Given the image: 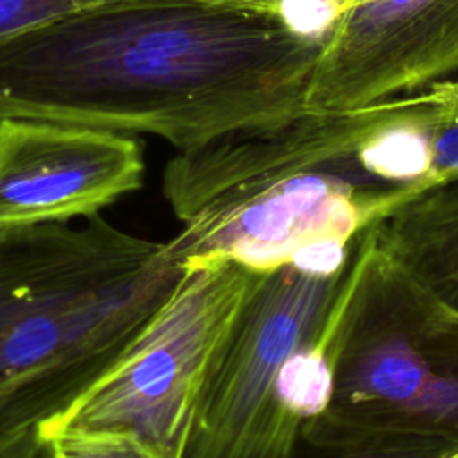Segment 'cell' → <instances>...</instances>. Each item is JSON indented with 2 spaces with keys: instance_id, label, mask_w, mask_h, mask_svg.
I'll return each mask as SVG.
<instances>
[{
  "instance_id": "obj_1",
  "label": "cell",
  "mask_w": 458,
  "mask_h": 458,
  "mask_svg": "<svg viewBox=\"0 0 458 458\" xmlns=\"http://www.w3.org/2000/svg\"><path fill=\"white\" fill-rule=\"evenodd\" d=\"M320 47L281 0H113L0 45V118L145 132L193 150L308 113Z\"/></svg>"
},
{
  "instance_id": "obj_2",
  "label": "cell",
  "mask_w": 458,
  "mask_h": 458,
  "mask_svg": "<svg viewBox=\"0 0 458 458\" xmlns=\"http://www.w3.org/2000/svg\"><path fill=\"white\" fill-rule=\"evenodd\" d=\"M390 102L308 111L276 129L177 152L163 170V195L181 225L166 240L174 261L182 270L272 272L306 242L347 240L361 222L428 188L388 181L370 166L369 147Z\"/></svg>"
},
{
  "instance_id": "obj_3",
  "label": "cell",
  "mask_w": 458,
  "mask_h": 458,
  "mask_svg": "<svg viewBox=\"0 0 458 458\" xmlns=\"http://www.w3.org/2000/svg\"><path fill=\"white\" fill-rule=\"evenodd\" d=\"M168 243L102 215L0 227V433L63 411L182 276Z\"/></svg>"
},
{
  "instance_id": "obj_4",
  "label": "cell",
  "mask_w": 458,
  "mask_h": 458,
  "mask_svg": "<svg viewBox=\"0 0 458 458\" xmlns=\"http://www.w3.org/2000/svg\"><path fill=\"white\" fill-rule=\"evenodd\" d=\"M335 388L322 415L302 428L317 444L358 453L383 440L458 451V308L365 249L335 304Z\"/></svg>"
},
{
  "instance_id": "obj_5",
  "label": "cell",
  "mask_w": 458,
  "mask_h": 458,
  "mask_svg": "<svg viewBox=\"0 0 458 458\" xmlns=\"http://www.w3.org/2000/svg\"><path fill=\"white\" fill-rule=\"evenodd\" d=\"M258 274L236 265L195 267L122 356L63 411L38 426L113 433L161 458H184L204 392Z\"/></svg>"
},
{
  "instance_id": "obj_6",
  "label": "cell",
  "mask_w": 458,
  "mask_h": 458,
  "mask_svg": "<svg viewBox=\"0 0 458 458\" xmlns=\"http://www.w3.org/2000/svg\"><path fill=\"white\" fill-rule=\"evenodd\" d=\"M292 265L258 274L204 392L184 458H293L302 428L277 404L288 356L326 327L338 279Z\"/></svg>"
},
{
  "instance_id": "obj_7",
  "label": "cell",
  "mask_w": 458,
  "mask_h": 458,
  "mask_svg": "<svg viewBox=\"0 0 458 458\" xmlns=\"http://www.w3.org/2000/svg\"><path fill=\"white\" fill-rule=\"evenodd\" d=\"M458 73V0H354L322 38L308 111H354Z\"/></svg>"
},
{
  "instance_id": "obj_8",
  "label": "cell",
  "mask_w": 458,
  "mask_h": 458,
  "mask_svg": "<svg viewBox=\"0 0 458 458\" xmlns=\"http://www.w3.org/2000/svg\"><path fill=\"white\" fill-rule=\"evenodd\" d=\"M141 145L123 132L0 118V227L75 222L141 188Z\"/></svg>"
},
{
  "instance_id": "obj_9",
  "label": "cell",
  "mask_w": 458,
  "mask_h": 458,
  "mask_svg": "<svg viewBox=\"0 0 458 458\" xmlns=\"http://www.w3.org/2000/svg\"><path fill=\"white\" fill-rule=\"evenodd\" d=\"M331 335L333 311L320 335L293 351L279 370L276 385L277 404L301 428L322 415L333 397Z\"/></svg>"
},
{
  "instance_id": "obj_10",
  "label": "cell",
  "mask_w": 458,
  "mask_h": 458,
  "mask_svg": "<svg viewBox=\"0 0 458 458\" xmlns=\"http://www.w3.org/2000/svg\"><path fill=\"white\" fill-rule=\"evenodd\" d=\"M43 440L47 458H161L138 440L113 433L64 431Z\"/></svg>"
},
{
  "instance_id": "obj_11",
  "label": "cell",
  "mask_w": 458,
  "mask_h": 458,
  "mask_svg": "<svg viewBox=\"0 0 458 458\" xmlns=\"http://www.w3.org/2000/svg\"><path fill=\"white\" fill-rule=\"evenodd\" d=\"M113 0H0V45L77 11Z\"/></svg>"
},
{
  "instance_id": "obj_12",
  "label": "cell",
  "mask_w": 458,
  "mask_h": 458,
  "mask_svg": "<svg viewBox=\"0 0 458 458\" xmlns=\"http://www.w3.org/2000/svg\"><path fill=\"white\" fill-rule=\"evenodd\" d=\"M344 258H345V238L340 236H320L301 245L290 258L286 265L295 267L297 270L329 277L344 272Z\"/></svg>"
},
{
  "instance_id": "obj_13",
  "label": "cell",
  "mask_w": 458,
  "mask_h": 458,
  "mask_svg": "<svg viewBox=\"0 0 458 458\" xmlns=\"http://www.w3.org/2000/svg\"><path fill=\"white\" fill-rule=\"evenodd\" d=\"M0 458H47L38 426L0 433Z\"/></svg>"
},
{
  "instance_id": "obj_14",
  "label": "cell",
  "mask_w": 458,
  "mask_h": 458,
  "mask_svg": "<svg viewBox=\"0 0 458 458\" xmlns=\"http://www.w3.org/2000/svg\"><path fill=\"white\" fill-rule=\"evenodd\" d=\"M352 458H424L422 454H411L410 453H360ZM431 458V456H428Z\"/></svg>"
}]
</instances>
